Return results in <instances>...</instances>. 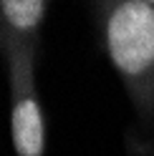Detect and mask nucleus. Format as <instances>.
Returning a JSON list of instances; mask_svg holds the SVG:
<instances>
[{
	"mask_svg": "<svg viewBox=\"0 0 154 156\" xmlns=\"http://www.w3.org/2000/svg\"><path fill=\"white\" fill-rule=\"evenodd\" d=\"M101 45L144 126H154V5L99 0Z\"/></svg>",
	"mask_w": 154,
	"mask_h": 156,
	"instance_id": "f257e3e1",
	"label": "nucleus"
},
{
	"mask_svg": "<svg viewBox=\"0 0 154 156\" xmlns=\"http://www.w3.org/2000/svg\"><path fill=\"white\" fill-rule=\"evenodd\" d=\"M144 3H149V5H154V0H144Z\"/></svg>",
	"mask_w": 154,
	"mask_h": 156,
	"instance_id": "20e7f679",
	"label": "nucleus"
},
{
	"mask_svg": "<svg viewBox=\"0 0 154 156\" xmlns=\"http://www.w3.org/2000/svg\"><path fill=\"white\" fill-rule=\"evenodd\" d=\"M35 48L5 53L10 76V136L15 156H46V121L35 86Z\"/></svg>",
	"mask_w": 154,
	"mask_h": 156,
	"instance_id": "f03ea898",
	"label": "nucleus"
},
{
	"mask_svg": "<svg viewBox=\"0 0 154 156\" xmlns=\"http://www.w3.org/2000/svg\"><path fill=\"white\" fill-rule=\"evenodd\" d=\"M51 0H0L3 55L23 45H38V30Z\"/></svg>",
	"mask_w": 154,
	"mask_h": 156,
	"instance_id": "7ed1b4c3",
	"label": "nucleus"
}]
</instances>
